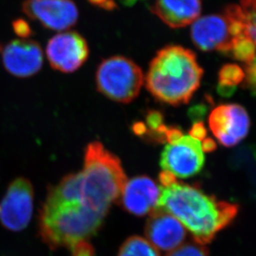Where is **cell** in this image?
Returning <instances> with one entry per match:
<instances>
[{
  "label": "cell",
  "instance_id": "52a82bcc",
  "mask_svg": "<svg viewBox=\"0 0 256 256\" xmlns=\"http://www.w3.org/2000/svg\"><path fill=\"white\" fill-rule=\"evenodd\" d=\"M46 56L54 70L72 73L86 62L89 48L86 39L76 32H60L49 39Z\"/></svg>",
  "mask_w": 256,
  "mask_h": 256
},
{
  "label": "cell",
  "instance_id": "9a60e30c",
  "mask_svg": "<svg viewBox=\"0 0 256 256\" xmlns=\"http://www.w3.org/2000/svg\"><path fill=\"white\" fill-rule=\"evenodd\" d=\"M150 10L165 24L180 28L192 24L198 18L202 0H155Z\"/></svg>",
  "mask_w": 256,
  "mask_h": 256
},
{
  "label": "cell",
  "instance_id": "1f68e13d",
  "mask_svg": "<svg viewBox=\"0 0 256 256\" xmlns=\"http://www.w3.org/2000/svg\"><path fill=\"white\" fill-rule=\"evenodd\" d=\"M92 4L96 5L99 7H102L108 0H88Z\"/></svg>",
  "mask_w": 256,
  "mask_h": 256
},
{
  "label": "cell",
  "instance_id": "d4e9b609",
  "mask_svg": "<svg viewBox=\"0 0 256 256\" xmlns=\"http://www.w3.org/2000/svg\"><path fill=\"white\" fill-rule=\"evenodd\" d=\"M190 137L196 140H203L206 136V128L202 121H199L194 124L191 130L189 131Z\"/></svg>",
  "mask_w": 256,
  "mask_h": 256
},
{
  "label": "cell",
  "instance_id": "f1b7e54d",
  "mask_svg": "<svg viewBox=\"0 0 256 256\" xmlns=\"http://www.w3.org/2000/svg\"><path fill=\"white\" fill-rule=\"evenodd\" d=\"M160 182L162 186H168L176 181V176L170 172L164 171L160 175Z\"/></svg>",
  "mask_w": 256,
  "mask_h": 256
},
{
  "label": "cell",
  "instance_id": "ac0fdd59",
  "mask_svg": "<svg viewBox=\"0 0 256 256\" xmlns=\"http://www.w3.org/2000/svg\"><path fill=\"white\" fill-rule=\"evenodd\" d=\"M219 83L236 86L244 80V72L236 64H226L218 73Z\"/></svg>",
  "mask_w": 256,
  "mask_h": 256
},
{
  "label": "cell",
  "instance_id": "6da1fadb",
  "mask_svg": "<svg viewBox=\"0 0 256 256\" xmlns=\"http://www.w3.org/2000/svg\"><path fill=\"white\" fill-rule=\"evenodd\" d=\"M158 209L170 213L191 232L195 242L210 243L238 213V206L208 196L196 186L174 182L161 188Z\"/></svg>",
  "mask_w": 256,
  "mask_h": 256
},
{
  "label": "cell",
  "instance_id": "44dd1931",
  "mask_svg": "<svg viewBox=\"0 0 256 256\" xmlns=\"http://www.w3.org/2000/svg\"><path fill=\"white\" fill-rule=\"evenodd\" d=\"M72 256H94V250L88 240L80 242L70 248Z\"/></svg>",
  "mask_w": 256,
  "mask_h": 256
},
{
  "label": "cell",
  "instance_id": "2e32d148",
  "mask_svg": "<svg viewBox=\"0 0 256 256\" xmlns=\"http://www.w3.org/2000/svg\"><path fill=\"white\" fill-rule=\"evenodd\" d=\"M118 256H160L148 240L140 236L130 237L122 244Z\"/></svg>",
  "mask_w": 256,
  "mask_h": 256
},
{
  "label": "cell",
  "instance_id": "d6986e66",
  "mask_svg": "<svg viewBox=\"0 0 256 256\" xmlns=\"http://www.w3.org/2000/svg\"><path fill=\"white\" fill-rule=\"evenodd\" d=\"M167 256H208V249L204 244L186 243L170 252Z\"/></svg>",
  "mask_w": 256,
  "mask_h": 256
},
{
  "label": "cell",
  "instance_id": "484cf974",
  "mask_svg": "<svg viewBox=\"0 0 256 256\" xmlns=\"http://www.w3.org/2000/svg\"><path fill=\"white\" fill-rule=\"evenodd\" d=\"M184 136V134L180 128L172 126L168 127L167 132L165 134V141H167L168 144H172L178 142Z\"/></svg>",
  "mask_w": 256,
  "mask_h": 256
},
{
  "label": "cell",
  "instance_id": "ba28073f",
  "mask_svg": "<svg viewBox=\"0 0 256 256\" xmlns=\"http://www.w3.org/2000/svg\"><path fill=\"white\" fill-rule=\"evenodd\" d=\"M22 11L30 20L54 31L72 28L79 18V11L72 0H24Z\"/></svg>",
  "mask_w": 256,
  "mask_h": 256
},
{
  "label": "cell",
  "instance_id": "7a4b0ae2",
  "mask_svg": "<svg viewBox=\"0 0 256 256\" xmlns=\"http://www.w3.org/2000/svg\"><path fill=\"white\" fill-rule=\"evenodd\" d=\"M202 75L194 52L168 46L152 59L145 82L148 90L158 100L178 106L190 102L200 86Z\"/></svg>",
  "mask_w": 256,
  "mask_h": 256
},
{
  "label": "cell",
  "instance_id": "5b68a950",
  "mask_svg": "<svg viewBox=\"0 0 256 256\" xmlns=\"http://www.w3.org/2000/svg\"><path fill=\"white\" fill-rule=\"evenodd\" d=\"M144 74L140 68L124 56L106 59L97 69V89L116 102H133L140 94Z\"/></svg>",
  "mask_w": 256,
  "mask_h": 256
},
{
  "label": "cell",
  "instance_id": "3957f363",
  "mask_svg": "<svg viewBox=\"0 0 256 256\" xmlns=\"http://www.w3.org/2000/svg\"><path fill=\"white\" fill-rule=\"evenodd\" d=\"M104 218L80 200L66 202L46 195L39 213V236L50 249H70L93 236Z\"/></svg>",
  "mask_w": 256,
  "mask_h": 256
},
{
  "label": "cell",
  "instance_id": "8992f818",
  "mask_svg": "<svg viewBox=\"0 0 256 256\" xmlns=\"http://www.w3.org/2000/svg\"><path fill=\"white\" fill-rule=\"evenodd\" d=\"M34 190L31 182L18 178L10 184L0 202V222L6 229L21 232L28 226L34 210Z\"/></svg>",
  "mask_w": 256,
  "mask_h": 256
},
{
  "label": "cell",
  "instance_id": "83f0119b",
  "mask_svg": "<svg viewBox=\"0 0 256 256\" xmlns=\"http://www.w3.org/2000/svg\"><path fill=\"white\" fill-rule=\"evenodd\" d=\"M236 86L226 85V84H222V83H219L218 88H216L218 94L223 97L232 96L236 92Z\"/></svg>",
  "mask_w": 256,
  "mask_h": 256
},
{
  "label": "cell",
  "instance_id": "5bb4252c",
  "mask_svg": "<svg viewBox=\"0 0 256 256\" xmlns=\"http://www.w3.org/2000/svg\"><path fill=\"white\" fill-rule=\"evenodd\" d=\"M161 189L152 179L140 176L126 181L120 196L127 212L142 216L157 209Z\"/></svg>",
  "mask_w": 256,
  "mask_h": 256
},
{
  "label": "cell",
  "instance_id": "ffe728a7",
  "mask_svg": "<svg viewBox=\"0 0 256 256\" xmlns=\"http://www.w3.org/2000/svg\"><path fill=\"white\" fill-rule=\"evenodd\" d=\"M12 30L20 39H29L34 31L28 21L24 18H16L12 22Z\"/></svg>",
  "mask_w": 256,
  "mask_h": 256
},
{
  "label": "cell",
  "instance_id": "4316f807",
  "mask_svg": "<svg viewBox=\"0 0 256 256\" xmlns=\"http://www.w3.org/2000/svg\"><path fill=\"white\" fill-rule=\"evenodd\" d=\"M240 4L248 18L256 21V0H240Z\"/></svg>",
  "mask_w": 256,
  "mask_h": 256
},
{
  "label": "cell",
  "instance_id": "f546056e",
  "mask_svg": "<svg viewBox=\"0 0 256 256\" xmlns=\"http://www.w3.org/2000/svg\"><path fill=\"white\" fill-rule=\"evenodd\" d=\"M200 147H202L203 152H212L216 148V144L215 141L213 140L212 138H204Z\"/></svg>",
  "mask_w": 256,
  "mask_h": 256
},
{
  "label": "cell",
  "instance_id": "cb8c5ba5",
  "mask_svg": "<svg viewBox=\"0 0 256 256\" xmlns=\"http://www.w3.org/2000/svg\"><path fill=\"white\" fill-rule=\"evenodd\" d=\"M208 112V107L204 104H195L188 110L189 118L194 121V123L202 121Z\"/></svg>",
  "mask_w": 256,
  "mask_h": 256
},
{
  "label": "cell",
  "instance_id": "9c48e42d",
  "mask_svg": "<svg viewBox=\"0 0 256 256\" xmlns=\"http://www.w3.org/2000/svg\"><path fill=\"white\" fill-rule=\"evenodd\" d=\"M204 162L205 157L200 142L190 136H184L178 142L167 145L160 160L164 171L181 178L198 174Z\"/></svg>",
  "mask_w": 256,
  "mask_h": 256
},
{
  "label": "cell",
  "instance_id": "277c9868",
  "mask_svg": "<svg viewBox=\"0 0 256 256\" xmlns=\"http://www.w3.org/2000/svg\"><path fill=\"white\" fill-rule=\"evenodd\" d=\"M80 172L82 202L106 216L127 181L120 160L102 142H92L86 148L84 168Z\"/></svg>",
  "mask_w": 256,
  "mask_h": 256
},
{
  "label": "cell",
  "instance_id": "8fae6325",
  "mask_svg": "<svg viewBox=\"0 0 256 256\" xmlns=\"http://www.w3.org/2000/svg\"><path fill=\"white\" fill-rule=\"evenodd\" d=\"M2 63L8 72L18 78L36 75L44 65V52L38 42L17 39L10 42L2 52Z\"/></svg>",
  "mask_w": 256,
  "mask_h": 256
},
{
  "label": "cell",
  "instance_id": "e0dca14e",
  "mask_svg": "<svg viewBox=\"0 0 256 256\" xmlns=\"http://www.w3.org/2000/svg\"><path fill=\"white\" fill-rule=\"evenodd\" d=\"M256 46L254 42L247 38L246 36H240L233 40L230 54H232L236 60L249 62L256 59Z\"/></svg>",
  "mask_w": 256,
  "mask_h": 256
},
{
  "label": "cell",
  "instance_id": "4fadbf2b",
  "mask_svg": "<svg viewBox=\"0 0 256 256\" xmlns=\"http://www.w3.org/2000/svg\"><path fill=\"white\" fill-rule=\"evenodd\" d=\"M148 220L145 234L156 249L172 252L186 238V229L176 218L161 209H155Z\"/></svg>",
  "mask_w": 256,
  "mask_h": 256
},
{
  "label": "cell",
  "instance_id": "30bf717a",
  "mask_svg": "<svg viewBox=\"0 0 256 256\" xmlns=\"http://www.w3.org/2000/svg\"><path fill=\"white\" fill-rule=\"evenodd\" d=\"M250 117L240 104H220L209 116V127L216 138L226 147L239 144L249 132Z\"/></svg>",
  "mask_w": 256,
  "mask_h": 256
},
{
  "label": "cell",
  "instance_id": "603a6c76",
  "mask_svg": "<svg viewBox=\"0 0 256 256\" xmlns=\"http://www.w3.org/2000/svg\"><path fill=\"white\" fill-rule=\"evenodd\" d=\"M244 79L246 86L254 93L256 90V59L246 62Z\"/></svg>",
  "mask_w": 256,
  "mask_h": 256
},
{
  "label": "cell",
  "instance_id": "4dcf8cb0",
  "mask_svg": "<svg viewBox=\"0 0 256 256\" xmlns=\"http://www.w3.org/2000/svg\"><path fill=\"white\" fill-rule=\"evenodd\" d=\"M132 130H133L134 133L138 136H142L148 133L147 127L145 126V124L142 123L141 121H138L134 124Z\"/></svg>",
  "mask_w": 256,
  "mask_h": 256
},
{
  "label": "cell",
  "instance_id": "7402d4cb",
  "mask_svg": "<svg viewBox=\"0 0 256 256\" xmlns=\"http://www.w3.org/2000/svg\"><path fill=\"white\" fill-rule=\"evenodd\" d=\"M146 122L150 131H156L164 124V114L158 110H151L146 116Z\"/></svg>",
  "mask_w": 256,
  "mask_h": 256
},
{
  "label": "cell",
  "instance_id": "7c38bea8",
  "mask_svg": "<svg viewBox=\"0 0 256 256\" xmlns=\"http://www.w3.org/2000/svg\"><path fill=\"white\" fill-rule=\"evenodd\" d=\"M192 24V40L200 50L223 54L230 52L234 39L230 34L229 24L224 15H206L198 18Z\"/></svg>",
  "mask_w": 256,
  "mask_h": 256
}]
</instances>
